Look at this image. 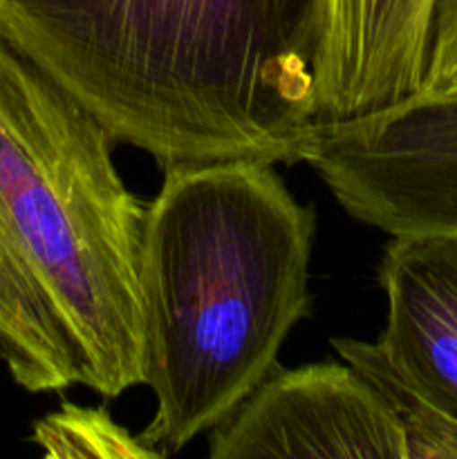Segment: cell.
Here are the masks:
<instances>
[{"label": "cell", "mask_w": 457, "mask_h": 459, "mask_svg": "<svg viewBox=\"0 0 457 459\" xmlns=\"http://www.w3.org/2000/svg\"><path fill=\"white\" fill-rule=\"evenodd\" d=\"M325 0H0V34L161 169L305 161Z\"/></svg>", "instance_id": "6da1fadb"}, {"label": "cell", "mask_w": 457, "mask_h": 459, "mask_svg": "<svg viewBox=\"0 0 457 459\" xmlns=\"http://www.w3.org/2000/svg\"><path fill=\"white\" fill-rule=\"evenodd\" d=\"M108 130L0 34V363L31 394L143 384L146 204Z\"/></svg>", "instance_id": "7a4b0ae2"}, {"label": "cell", "mask_w": 457, "mask_h": 459, "mask_svg": "<svg viewBox=\"0 0 457 459\" xmlns=\"http://www.w3.org/2000/svg\"><path fill=\"white\" fill-rule=\"evenodd\" d=\"M316 211L273 164L220 160L164 170L139 247L142 372L155 415L139 437L182 451L236 411L312 316Z\"/></svg>", "instance_id": "3957f363"}, {"label": "cell", "mask_w": 457, "mask_h": 459, "mask_svg": "<svg viewBox=\"0 0 457 459\" xmlns=\"http://www.w3.org/2000/svg\"><path fill=\"white\" fill-rule=\"evenodd\" d=\"M305 164L345 213L390 238L457 236V97L321 121Z\"/></svg>", "instance_id": "277c9868"}, {"label": "cell", "mask_w": 457, "mask_h": 459, "mask_svg": "<svg viewBox=\"0 0 457 459\" xmlns=\"http://www.w3.org/2000/svg\"><path fill=\"white\" fill-rule=\"evenodd\" d=\"M211 459H406L403 433L379 390L349 363L276 366L209 430Z\"/></svg>", "instance_id": "5b68a950"}, {"label": "cell", "mask_w": 457, "mask_h": 459, "mask_svg": "<svg viewBox=\"0 0 457 459\" xmlns=\"http://www.w3.org/2000/svg\"><path fill=\"white\" fill-rule=\"evenodd\" d=\"M435 0H325L316 119L384 110L421 90Z\"/></svg>", "instance_id": "8992f818"}, {"label": "cell", "mask_w": 457, "mask_h": 459, "mask_svg": "<svg viewBox=\"0 0 457 459\" xmlns=\"http://www.w3.org/2000/svg\"><path fill=\"white\" fill-rule=\"evenodd\" d=\"M376 281L388 303L376 345L412 393L457 421V236L392 238Z\"/></svg>", "instance_id": "52a82bcc"}, {"label": "cell", "mask_w": 457, "mask_h": 459, "mask_svg": "<svg viewBox=\"0 0 457 459\" xmlns=\"http://www.w3.org/2000/svg\"><path fill=\"white\" fill-rule=\"evenodd\" d=\"M330 343L385 399L403 433L406 459H457V421L412 393L390 368L376 341L332 339Z\"/></svg>", "instance_id": "ba28073f"}, {"label": "cell", "mask_w": 457, "mask_h": 459, "mask_svg": "<svg viewBox=\"0 0 457 459\" xmlns=\"http://www.w3.org/2000/svg\"><path fill=\"white\" fill-rule=\"evenodd\" d=\"M34 442L52 459H164L166 453L133 437L112 420L106 408H85L63 402L34 426Z\"/></svg>", "instance_id": "9c48e42d"}, {"label": "cell", "mask_w": 457, "mask_h": 459, "mask_svg": "<svg viewBox=\"0 0 457 459\" xmlns=\"http://www.w3.org/2000/svg\"><path fill=\"white\" fill-rule=\"evenodd\" d=\"M417 94L457 97V0H435L428 63Z\"/></svg>", "instance_id": "30bf717a"}]
</instances>
